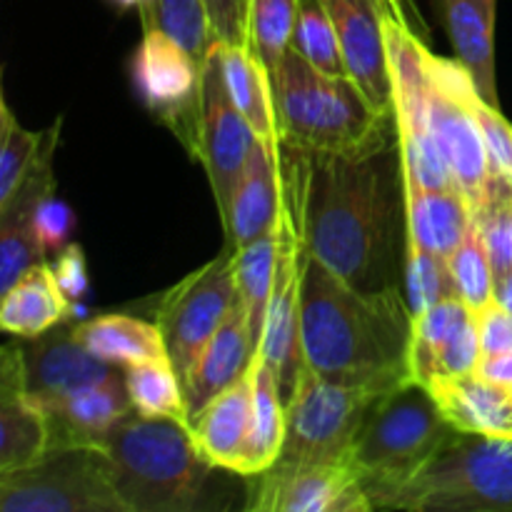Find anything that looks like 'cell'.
Here are the masks:
<instances>
[{
  "label": "cell",
  "instance_id": "7c38bea8",
  "mask_svg": "<svg viewBox=\"0 0 512 512\" xmlns=\"http://www.w3.org/2000/svg\"><path fill=\"white\" fill-rule=\"evenodd\" d=\"M200 70L203 63L158 30H145L133 58V83L145 108L200 160Z\"/></svg>",
  "mask_w": 512,
  "mask_h": 512
},
{
  "label": "cell",
  "instance_id": "7bdbcfd3",
  "mask_svg": "<svg viewBox=\"0 0 512 512\" xmlns=\"http://www.w3.org/2000/svg\"><path fill=\"white\" fill-rule=\"evenodd\" d=\"M53 273L60 290H63L65 298H68L70 303H75V300H80L88 293V265H85V253L80 245L70 243L68 248L60 250L58 258H55L53 263Z\"/></svg>",
  "mask_w": 512,
  "mask_h": 512
},
{
  "label": "cell",
  "instance_id": "e575fe53",
  "mask_svg": "<svg viewBox=\"0 0 512 512\" xmlns=\"http://www.w3.org/2000/svg\"><path fill=\"white\" fill-rule=\"evenodd\" d=\"M458 298L465 300L473 310H483L495 300V270L480 233L478 218H473L468 235L448 258Z\"/></svg>",
  "mask_w": 512,
  "mask_h": 512
},
{
  "label": "cell",
  "instance_id": "8d00e7d4",
  "mask_svg": "<svg viewBox=\"0 0 512 512\" xmlns=\"http://www.w3.org/2000/svg\"><path fill=\"white\" fill-rule=\"evenodd\" d=\"M403 290H405V298H408L413 318L423 315L425 310L433 308V305L440 303V300L455 298V295H458V290H455V283H453V275H450L448 258L425 253V250L420 248H408Z\"/></svg>",
  "mask_w": 512,
  "mask_h": 512
},
{
  "label": "cell",
  "instance_id": "ffe728a7",
  "mask_svg": "<svg viewBox=\"0 0 512 512\" xmlns=\"http://www.w3.org/2000/svg\"><path fill=\"white\" fill-rule=\"evenodd\" d=\"M280 210V155L255 140L223 220L228 248L240 250L273 230Z\"/></svg>",
  "mask_w": 512,
  "mask_h": 512
},
{
  "label": "cell",
  "instance_id": "2e32d148",
  "mask_svg": "<svg viewBox=\"0 0 512 512\" xmlns=\"http://www.w3.org/2000/svg\"><path fill=\"white\" fill-rule=\"evenodd\" d=\"M323 5L335 25L348 75L363 88L375 108L395 115L383 3L380 0H323Z\"/></svg>",
  "mask_w": 512,
  "mask_h": 512
},
{
  "label": "cell",
  "instance_id": "3957f363",
  "mask_svg": "<svg viewBox=\"0 0 512 512\" xmlns=\"http://www.w3.org/2000/svg\"><path fill=\"white\" fill-rule=\"evenodd\" d=\"M270 78L285 148L358 158L398 140L395 115L375 108L350 75L323 73L290 48Z\"/></svg>",
  "mask_w": 512,
  "mask_h": 512
},
{
  "label": "cell",
  "instance_id": "52a82bcc",
  "mask_svg": "<svg viewBox=\"0 0 512 512\" xmlns=\"http://www.w3.org/2000/svg\"><path fill=\"white\" fill-rule=\"evenodd\" d=\"M305 160L300 150L280 145V210H278V255H275L273 295L265 318L260 350L268 368L273 370L280 398L288 403L295 393L300 373L305 368L300 348V285L305 270Z\"/></svg>",
  "mask_w": 512,
  "mask_h": 512
},
{
  "label": "cell",
  "instance_id": "4dcf8cb0",
  "mask_svg": "<svg viewBox=\"0 0 512 512\" xmlns=\"http://www.w3.org/2000/svg\"><path fill=\"white\" fill-rule=\"evenodd\" d=\"M138 8L143 30L168 35L185 53L203 63L215 43L203 0H140Z\"/></svg>",
  "mask_w": 512,
  "mask_h": 512
},
{
  "label": "cell",
  "instance_id": "d590c367",
  "mask_svg": "<svg viewBox=\"0 0 512 512\" xmlns=\"http://www.w3.org/2000/svg\"><path fill=\"white\" fill-rule=\"evenodd\" d=\"M0 208L10 203L15 190L25 180V175L33 168L35 158L40 153L45 133H33V130L20 128L13 110L8 103H0Z\"/></svg>",
  "mask_w": 512,
  "mask_h": 512
},
{
  "label": "cell",
  "instance_id": "1f68e13d",
  "mask_svg": "<svg viewBox=\"0 0 512 512\" xmlns=\"http://www.w3.org/2000/svg\"><path fill=\"white\" fill-rule=\"evenodd\" d=\"M133 410L143 418H173L188 423L183 383L170 360L128 365L125 370Z\"/></svg>",
  "mask_w": 512,
  "mask_h": 512
},
{
  "label": "cell",
  "instance_id": "bcb514c9",
  "mask_svg": "<svg viewBox=\"0 0 512 512\" xmlns=\"http://www.w3.org/2000/svg\"><path fill=\"white\" fill-rule=\"evenodd\" d=\"M113 3H118L120 8H133V5H140V0H113Z\"/></svg>",
  "mask_w": 512,
  "mask_h": 512
},
{
  "label": "cell",
  "instance_id": "44dd1931",
  "mask_svg": "<svg viewBox=\"0 0 512 512\" xmlns=\"http://www.w3.org/2000/svg\"><path fill=\"white\" fill-rule=\"evenodd\" d=\"M250 418H253V375L248 370L245 378L205 405L203 413L195 415L188 425L200 453L215 468L240 475Z\"/></svg>",
  "mask_w": 512,
  "mask_h": 512
},
{
  "label": "cell",
  "instance_id": "ba28073f",
  "mask_svg": "<svg viewBox=\"0 0 512 512\" xmlns=\"http://www.w3.org/2000/svg\"><path fill=\"white\" fill-rule=\"evenodd\" d=\"M383 393L333 383L303 368L293 398L285 403V443L275 463H345L370 405Z\"/></svg>",
  "mask_w": 512,
  "mask_h": 512
},
{
  "label": "cell",
  "instance_id": "5bb4252c",
  "mask_svg": "<svg viewBox=\"0 0 512 512\" xmlns=\"http://www.w3.org/2000/svg\"><path fill=\"white\" fill-rule=\"evenodd\" d=\"M250 512H370L355 470L345 463L283 465L248 478Z\"/></svg>",
  "mask_w": 512,
  "mask_h": 512
},
{
  "label": "cell",
  "instance_id": "277c9868",
  "mask_svg": "<svg viewBox=\"0 0 512 512\" xmlns=\"http://www.w3.org/2000/svg\"><path fill=\"white\" fill-rule=\"evenodd\" d=\"M110 478L125 512H190L215 465L185 420L130 413L103 438Z\"/></svg>",
  "mask_w": 512,
  "mask_h": 512
},
{
  "label": "cell",
  "instance_id": "f1b7e54d",
  "mask_svg": "<svg viewBox=\"0 0 512 512\" xmlns=\"http://www.w3.org/2000/svg\"><path fill=\"white\" fill-rule=\"evenodd\" d=\"M0 478L38 463L50 450L45 410L28 395L0 400Z\"/></svg>",
  "mask_w": 512,
  "mask_h": 512
},
{
  "label": "cell",
  "instance_id": "6da1fadb",
  "mask_svg": "<svg viewBox=\"0 0 512 512\" xmlns=\"http://www.w3.org/2000/svg\"><path fill=\"white\" fill-rule=\"evenodd\" d=\"M303 225L308 253L355 290L403 288L408 195L400 140L358 158L308 155Z\"/></svg>",
  "mask_w": 512,
  "mask_h": 512
},
{
  "label": "cell",
  "instance_id": "74e56055",
  "mask_svg": "<svg viewBox=\"0 0 512 512\" xmlns=\"http://www.w3.org/2000/svg\"><path fill=\"white\" fill-rule=\"evenodd\" d=\"M495 278L512 270V185L490 180L488 200L475 213Z\"/></svg>",
  "mask_w": 512,
  "mask_h": 512
},
{
  "label": "cell",
  "instance_id": "603a6c76",
  "mask_svg": "<svg viewBox=\"0 0 512 512\" xmlns=\"http://www.w3.org/2000/svg\"><path fill=\"white\" fill-rule=\"evenodd\" d=\"M428 388L460 433L512 440V390L488 383L478 373L433 380Z\"/></svg>",
  "mask_w": 512,
  "mask_h": 512
},
{
  "label": "cell",
  "instance_id": "b9f144b4",
  "mask_svg": "<svg viewBox=\"0 0 512 512\" xmlns=\"http://www.w3.org/2000/svg\"><path fill=\"white\" fill-rule=\"evenodd\" d=\"M475 320H478L480 348H483V355L510 353L512 315L503 308V305H498L493 300V303L485 305L483 310H475Z\"/></svg>",
  "mask_w": 512,
  "mask_h": 512
},
{
  "label": "cell",
  "instance_id": "5b68a950",
  "mask_svg": "<svg viewBox=\"0 0 512 512\" xmlns=\"http://www.w3.org/2000/svg\"><path fill=\"white\" fill-rule=\"evenodd\" d=\"M458 433L428 385L410 378L385 390L370 405L350 448L348 465L363 483L368 500H373L408 483Z\"/></svg>",
  "mask_w": 512,
  "mask_h": 512
},
{
  "label": "cell",
  "instance_id": "f546056e",
  "mask_svg": "<svg viewBox=\"0 0 512 512\" xmlns=\"http://www.w3.org/2000/svg\"><path fill=\"white\" fill-rule=\"evenodd\" d=\"M278 238L280 228L278 220H275L273 230L260 235L258 240H253L245 248L235 250V283H238V295L245 305V313H248L250 340H253L255 353L260 350L270 295H273Z\"/></svg>",
  "mask_w": 512,
  "mask_h": 512
},
{
  "label": "cell",
  "instance_id": "60d3db41",
  "mask_svg": "<svg viewBox=\"0 0 512 512\" xmlns=\"http://www.w3.org/2000/svg\"><path fill=\"white\" fill-rule=\"evenodd\" d=\"M208 10L210 33L215 43H248V8L250 0H203Z\"/></svg>",
  "mask_w": 512,
  "mask_h": 512
},
{
  "label": "cell",
  "instance_id": "8fae6325",
  "mask_svg": "<svg viewBox=\"0 0 512 512\" xmlns=\"http://www.w3.org/2000/svg\"><path fill=\"white\" fill-rule=\"evenodd\" d=\"M235 298H238V283H235L233 248L223 250L203 268L185 275L163 295L155 323L163 333L170 363L180 383L190 373L210 338L225 323Z\"/></svg>",
  "mask_w": 512,
  "mask_h": 512
},
{
  "label": "cell",
  "instance_id": "9a60e30c",
  "mask_svg": "<svg viewBox=\"0 0 512 512\" xmlns=\"http://www.w3.org/2000/svg\"><path fill=\"white\" fill-rule=\"evenodd\" d=\"M480 355L483 348L475 310L458 295L440 300L413 320L410 365L420 383L430 385L433 380L475 373Z\"/></svg>",
  "mask_w": 512,
  "mask_h": 512
},
{
  "label": "cell",
  "instance_id": "4fadbf2b",
  "mask_svg": "<svg viewBox=\"0 0 512 512\" xmlns=\"http://www.w3.org/2000/svg\"><path fill=\"white\" fill-rule=\"evenodd\" d=\"M255 140L258 135L238 110L225 80L223 43H213L200 70V163L213 185L220 220L228 215Z\"/></svg>",
  "mask_w": 512,
  "mask_h": 512
},
{
  "label": "cell",
  "instance_id": "d4e9b609",
  "mask_svg": "<svg viewBox=\"0 0 512 512\" xmlns=\"http://www.w3.org/2000/svg\"><path fill=\"white\" fill-rule=\"evenodd\" d=\"M73 315V303L55 280L53 265L30 268L18 283L3 293L0 328L15 338H40Z\"/></svg>",
  "mask_w": 512,
  "mask_h": 512
},
{
  "label": "cell",
  "instance_id": "836d02e7",
  "mask_svg": "<svg viewBox=\"0 0 512 512\" xmlns=\"http://www.w3.org/2000/svg\"><path fill=\"white\" fill-rule=\"evenodd\" d=\"M298 0H250L248 45L273 73L290 50Z\"/></svg>",
  "mask_w": 512,
  "mask_h": 512
},
{
  "label": "cell",
  "instance_id": "d6a6232c",
  "mask_svg": "<svg viewBox=\"0 0 512 512\" xmlns=\"http://www.w3.org/2000/svg\"><path fill=\"white\" fill-rule=\"evenodd\" d=\"M290 48L323 73L348 75L335 25L323 0H298V18H295Z\"/></svg>",
  "mask_w": 512,
  "mask_h": 512
},
{
  "label": "cell",
  "instance_id": "ab89813d",
  "mask_svg": "<svg viewBox=\"0 0 512 512\" xmlns=\"http://www.w3.org/2000/svg\"><path fill=\"white\" fill-rule=\"evenodd\" d=\"M30 228H33V238L40 253L58 255L60 250L70 245V235L75 230V213L70 210V205L50 195L35 208Z\"/></svg>",
  "mask_w": 512,
  "mask_h": 512
},
{
  "label": "cell",
  "instance_id": "f6af8a7d",
  "mask_svg": "<svg viewBox=\"0 0 512 512\" xmlns=\"http://www.w3.org/2000/svg\"><path fill=\"white\" fill-rule=\"evenodd\" d=\"M495 303L503 305L512 315V270L500 275V278H495Z\"/></svg>",
  "mask_w": 512,
  "mask_h": 512
},
{
  "label": "cell",
  "instance_id": "ac0fdd59",
  "mask_svg": "<svg viewBox=\"0 0 512 512\" xmlns=\"http://www.w3.org/2000/svg\"><path fill=\"white\" fill-rule=\"evenodd\" d=\"M23 355L25 388L35 403L78 393L113 373L110 363L95 358L68 328H53L33 338V343L23 345Z\"/></svg>",
  "mask_w": 512,
  "mask_h": 512
},
{
  "label": "cell",
  "instance_id": "7402d4cb",
  "mask_svg": "<svg viewBox=\"0 0 512 512\" xmlns=\"http://www.w3.org/2000/svg\"><path fill=\"white\" fill-rule=\"evenodd\" d=\"M460 63L470 70L480 95L500 108L495 85V8L498 0H435Z\"/></svg>",
  "mask_w": 512,
  "mask_h": 512
},
{
  "label": "cell",
  "instance_id": "83f0119b",
  "mask_svg": "<svg viewBox=\"0 0 512 512\" xmlns=\"http://www.w3.org/2000/svg\"><path fill=\"white\" fill-rule=\"evenodd\" d=\"M250 375H253V418H250L243 470H240L243 478L263 473L275 465L285 443V403L280 398L273 370L260 353H255Z\"/></svg>",
  "mask_w": 512,
  "mask_h": 512
},
{
  "label": "cell",
  "instance_id": "484cf974",
  "mask_svg": "<svg viewBox=\"0 0 512 512\" xmlns=\"http://www.w3.org/2000/svg\"><path fill=\"white\" fill-rule=\"evenodd\" d=\"M75 338L110 365H138L153 360H170L168 345L158 323L130 318V315H98L73 328Z\"/></svg>",
  "mask_w": 512,
  "mask_h": 512
},
{
  "label": "cell",
  "instance_id": "f35d334b",
  "mask_svg": "<svg viewBox=\"0 0 512 512\" xmlns=\"http://www.w3.org/2000/svg\"><path fill=\"white\" fill-rule=\"evenodd\" d=\"M473 115L488 153L490 180L512 185V125L503 118L500 108L490 105L480 93L473 95Z\"/></svg>",
  "mask_w": 512,
  "mask_h": 512
},
{
  "label": "cell",
  "instance_id": "7a4b0ae2",
  "mask_svg": "<svg viewBox=\"0 0 512 512\" xmlns=\"http://www.w3.org/2000/svg\"><path fill=\"white\" fill-rule=\"evenodd\" d=\"M413 320L403 288L363 293L305 253L300 348L320 378L370 393L410 380Z\"/></svg>",
  "mask_w": 512,
  "mask_h": 512
},
{
  "label": "cell",
  "instance_id": "8992f818",
  "mask_svg": "<svg viewBox=\"0 0 512 512\" xmlns=\"http://www.w3.org/2000/svg\"><path fill=\"white\" fill-rule=\"evenodd\" d=\"M373 510L512 512V440L458 433L408 483L370 500Z\"/></svg>",
  "mask_w": 512,
  "mask_h": 512
},
{
  "label": "cell",
  "instance_id": "cb8c5ba5",
  "mask_svg": "<svg viewBox=\"0 0 512 512\" xmlns=\"http://www.w3.org/2000/svg\"><path fill=\"white\" fill-rule=\"evenodd\" d=\"M408 248L450 258L473 225V205L460 190H428L405 180Z\"/></svg>",
  "mask_w": 512,
  "mask_h": 512
},
{
  "label": "cell",
  "instance_id": "30bf717a",
  "mask_svg": "<svg viewBox=\"0 0 512 512\" xmlns=\"http://www.w3.org/2000/svg\"><path fill=\"white\" fill-rule=\"evenodd\" d=\"M475 93H480L478 85L460 60L430 53V128L455 183L473 205V213H478L488 200L490 163L473 115Z\"/></svg>",
  "mask_w": 512,
  "mask_h": 512
},
{
  "label": "cell",
  "instance_id": "ee69618b",
  "mask_svg": "<svg viewBox=\"0 0 512 512\" xmlns=\"http://www.w3.org/2000/svg\"><path fill=\"white\" fill-rule=\"evenodd\" d=\"M475 373L488 380V383L512 390V350L510 353L498 355H480V363Z\"/></svg>",
  "mask_w": 512,
  "mask_h": 512
},
{
  "label": "cell",
  "instance_id": "d6986e66",
  "mask_svg": "<svg viewBox=\"0 0 512 512\" xmlns=\"http://www.w3.org/2000/svg\"><path fill=\"white\" fill-rule=\"evenodd\" d=\"M255 348L250 340V323L240 295L235 298L228 318L220 325L218 333L210 338L203 353L193 363L190 373L183 380L185 408H188V423L213 403L220 393L245 378L253 365Z\"/></svg>",
  "mask_w": 512,
  "mask_h": 512
},
{
  "label": "cell",
  "instance_id": "4316f807",
  "mask_svg": "<svg viewBox=\"0 0 512 512\" xmlns=\"http://www.w3.org/2000/svg\"><path fill=\"white\" fill-rule=\"evenodd\" d=\"M225 80H228L230 95L245 120L250 123L258 140L273 155H280L278 120H275V98L273 78L265 68L263 60L250 50V45H225L223 43Z\"/></svg>",
  "mask_w": 512,
  "mask_h": 512
},
{
  "label": "cell",
  "instance_id": "e0dca14e",
  "mask_svg": "<svg viewBox=\"0 0 512 512\" xmlns=\"http://www.w3.org/2000/svg\"><path fill=\"white\" fill-rule=\"evenodd\" d=\"M45 410L50 428V450L73 445H100L105 435L133 410L125 373H110L100 383L78 393L38 403Z\"/></svg>",
  "mask_w": 512,
  "mask_h": 512
},
{
  "label": "cell",
  "instance_id": "9c48e42d",
  "mask_svg": "<svg viewBox=\"0 0 512 512\" xmlns=\"http://www.w3.org/2000/svg\"><path fill=\"white\" fill-rule=\"evenodd\" d=\"M3 512H125L100 445L48 450L30 468L0 478Z\"/></svg>",
  "mask_w": 512,
  "mask_h": 512
}]
</instances>
